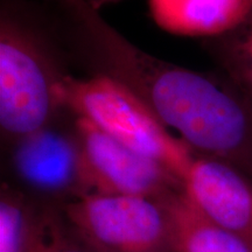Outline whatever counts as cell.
I'll return each instance as SVG.
<instances>
[{
  "label": "cell",
  "instance_id": "6da1fadb",
  "mask_svg": "<svg viewBox=\"0 0 252 252\" xmlns=\"http://www.w3.org/2000/svg\"><path fill=\"white\" fill-rule=\"evenodd\" d=\"M64 12L72 47L91 75L125 87L198 156L222 160L252 178V102L229 78L144 52L89 2Z\"/></svg>",
  "mask_w": 252,
  "mask_h": 252
},
{
  "label": "cell",
  "instance_id": "7a4b0ae2",
  "mask_svg": "<svg viewBox=\"0 0 252 252\" xmlns=\"http://www.w3.org/2000/svg\"><path fill=\"white\" fill-rule=\"evenodd\" d=\"M13 1L0 17V133L6 145L27 137L64 112L60 86L68 75L49 45Z\"/></svg>",
  "mask_w": 252,
  "mask_h": 252
},
{
  "label": "cell",
  "instance_id": "3957f363",
  "mask_svg": "<svg viewBox=\"0 0 252 252\" xmlns=\"http://www.w3.org/2000/svg\"><path fill=\"white\" fill-rule=\"evenodd\" d=\"M60 98L74 115L89 119L132 150L159 162L181 182L197 156L143 102L111 78L100 75L77 78L68 74L60 86Z\"/></svg>",
  "mask_w": 252,
  "mask_h": 252
},
{
  "label": "cell",
  "instance_id": "277c9868",
  "mask_svg": "<svg viewBox=\"0 0 252 252\" xmlns=\"http://www.w3.org/2000/svg\"><path fill=\"white\" fill-rule=\"evenodd\" d=\"M61 208L94 252H175L171 217L161 198L88 194Z\"/></svg>",
  "mask_w": 252,
  "mask_h": 252
},
{
  "label": "cell",
  "instance_id": "5b68a950",
  "mask_svg": "<svg viewBox=\"0 0 252 252\" xmlns=\"http://www.w3.org/2000/svg\"><path fill=\"white\" fill-rule=\"evenodd\" d=\"M75 122L65 109L49 125L7 145L19 189L37 202L62 207L89 194Z\"/></svg>",
  "mask_w": 252,
  "mask_h": 252
},
{
  "label": "cell",
  "instance_id": "8992f818",
  "mask_svg": "<svg viewBox=\"0 0 252 252\" xmlns=\"http://www.w3.org/2000/svg\"><path fill=\"white\" fill-rule=\"evenodd\" d=\"M75 124L89 194L162 198L184 189L182 182L162 165L132 150L89 119L76 116Z\"/></svg>",
  "mask_w": 252,
  "mask_h": 252
},
{
  "label": "cell",
  "instance_id": "52a82bcc",
  "mask_svg": "<svg viewBox=\"0 0 252 252\" xmlns=\"http://www.w3.org/2000/svg\"><path fill=\"white\" fill-rule=\"evenodd\" d=\"M182 182L204 215L252 249V178L228 162L197 154Z\"/></svg>",
  "mask_w": 252,
  "mask_h": 252
},
{
  "label": "cell",
  "instance_id": "ba28073f",
  "mask_svg": "<svg viewBox=\"0 0 252 252\" xmlns=\"http://www.w3.org/2000/svg\"><path fill=\"white\" fill-rule=\"evenodd\" d=\"M159 27L185 36H222L252 13V0H149Z\"/></svg>",
  "mask_w": 252,
  "mask_h": 252
},
{
  "label": "cell",
  "instance_id": "9c48e42d",
  "mask_svg": "<svg viewBox=\"0 0 252 252\" xmlns=\"http://www.w3.org/2000/svg\"><path fill=\"white\" fill-rule=\"evenodd\" d=\"M161 200L171 217L175 252H252L243 239L204 215L185 189Z\"/></svg>",
  "mask_w": 252,
  "mask_h": 252
},
{
  "label": "cell",
  "instance_id": "30bf717a",
  "mask_svg": "<svg viewBox=\"0 0 252 252\" xmlns=\"http://www.w3.org/2000/svg\"><path fill=\"white\" fill-rule=\"evenodd\" d=\"M37 202L7 184L0 191V252H31Z\"/></svg>",
  "mask_w": 252,
  "mask_h": 252
},
{
  "label": "cell",
  "instance_id": "8fae6325",
  "mask_svg": "<svg viewBox=\"0 0 252 252\" xmlns=\"http://www.w3.org/2000/svg\"><path fill=\"white\" fill-rule=\"evenodd\" d=\"M209 47L225 77L252 102V13L234 31L212 39Z\"/></svg>",
  "mask_w": 252,
  "mask_h": 252
},
{
  "label": "cell",
  "instance_id": "7c38bea8",
  "mask_svg": "<svg viewBox=\"0 0 252 252\" xmlns=\"http://www.w3.org/2000/svg\"><path fill=\"white\" fill-rule=\"evenodd\" d=\"M31 252L94 251L74 231L61 207L37 202Z\"/></svg>",
  "mask_w": 252,
  "mask_h": 252
},
{
  "label": "cell",
  "instance_id": "4fadbf2b",
  "mask_svg": "<svg viewBox=\"0 0 252 252\" xmlns=\"http://www.w3.org/2000/svg\"><path fill=\"white\" fill-rule=\"evenodd\" d=\"M55 1H58L63 9H68L78 4H82V2H89L94 7L98 8L99 4H102L104 1H109V0H55Z\"/></svg>",
  "mask_w": 252,
  "mask_h": 252
}]
</instances>
